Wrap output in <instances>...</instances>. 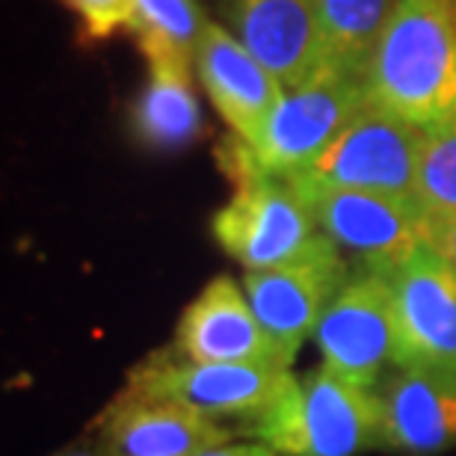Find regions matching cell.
Returning a JSON list of instances; mask_svg holds the SVG:
<instances>
[{"mask_svg":"<svg viewBox=\"0 0 456 456\" xmlns=\"http://www.w3.org/2000/svg\"><path fill=\"white\" fill-rule=\"evenodd\" d=\"M370 104L418 127L456 118V0H397L364 66Z\"/></svg>","mask_w":456,"mask_h":456,"instance_id":"cell-1","label":"cell"},{"mask_svg":"<svg viewBox=\"0 0 456 456\" xmlns=\"http://www.w3.org/2000/svg\"><path fill=\"white\" fill-rule=\"evenodd\" d=\"M220 158L223 172L234 181V196L216 211L211 232L246 273L288 267L330 243L303 196L285 178L255 169L240 136L223 145Z\"/></svg>","mask_w":456,"mask_h":456,"instance_id":"cell-2","label":"cell"},{"mask_svg":"<svg viewBox=\"0 0 456 456\" xmlns=\"http://www.w3.org/2000/svg\"><path fill=\"white\" fill-rule=\"evenodd\" d=\"M252 436L279 456H362L382 448V403L377 388L355 386L321 364L294 377L252 421Z\"/></svg>","mask_w":456,"mask_h":456,"instance_id":"cell-3","label":"cell"},{"mask_svg":"<svg viewBox=\"0 0 456 456\" xmlns=\"http://www.w3.org/2000/svg\"><path fill=\"white\" fill-rule=\"evenodd\" d=\"M368 104L362 75L326 66L305 86L285 93L258 140L246 142L255 169L273 178L303 172Z\"/></svg>","mask_w":456,"mask_h":456,"instance_id":"cell-4","label":"cell"},{"mask_svg":"<svg viewBox=\"0 0 456 456\" xmlns=\"http://www.w3.org/2000/svg\"><path fill=\"white\" fill-rule=\"evenodd\" d=\"M294 382L288 368H264V364H211L172 359L154 353L127 373L125 395L140 400H163L196 409L214 421L220 418H246L258 421L285 388Z\"/></svg>","mask_w":456,"mask_h":456,"instance_id":"cell-5","label":"cell"},{"mask_svg":"<svg viewBox=\"0 0 456 456\" xmlns=\"http://www.w3.org/2000/svg\"><path fill=\"white\" fill-rule=\"evenodd\" d=\"M421 145L424 127L368 104L303 172L290 178L415 199Z\"/></svg>","mask_w":456,"mask_h":456,"instance_id":"cell-6","label":"cell"},{"mask_svg":"<svg viewBox=\"0 0 456 456\" xmlns=\"http://www.w3.org/2000/svg\"><path fill=\"white\" fill-rule=\"evenodd\" d=\"M288 184L303 196L321 232L338 249H350L362 267L391 273L427 243V216L415 199L326 187L299 178H288Z\"/></svg>","mask_w":456,"mask_h":456,"instance_id":"cell-7","label":"cell"},{"mask_svg":"<svg viewBox=\"0 0 456 456\" xmlns=\"http://www.w3.org/2000/svg\"><path fill=\"white\" fill-rule=\"evenodd\" d=\"M388 276L395 303V362L456 379V273L421 246Z\"/></svg>","mask_w":456,"mask_h":456,"instance_id":"cell-8","label":"cell"},{"mask_svg":"<svg viewBox=\"0 0 456 456\" xmlns=\"http://www.w3.org/2000/svg\"><path fill=\"white\" fill-rule=\"evenodd\" d=\"M314 341L326 368L355 386L377 388L386 362L395 359V303L386 273L370 267L350 273L326 305Z\"/></svg>","mask_w":456,"mask_h":456,"instance_id":"cell-9","label":"cell"},{"mask_svg":"<svg viewBox=\"0 0 456 456\" xmlns=\"http://www.w3.org/2000/svg\"><path fill=\"white\" fill-rule=\"evenodd\" d=\"M346 276L350 270L332 240L288 267L246 273L243 290L252 312L258 314L261 326L290 364L303 344L317 332L326 305L341 290Z\"/></svg>","mask_w":456,"mask_h":456,"instance_id":"cell-10","label":"cell"},{"mask_svg":"<svg viewBox=\"0 0 456 456\" xmlns=\"http://www.w3.org/2000/svg\"><path fill=\"white\" fill-rule=\"evenodd\" d=\"M175 350L190 362L211 364H264L288 368L290 362L279 350L246 290L232 276H216L184 308L175 330Z\"/></svg>","mask_w":456,"mask_h":456,"instance_id":"cell-11","label":"cell"},{"mask_svg":"<svg viewBox=\"0 0 456 456\" xmlns=\"http://www.w3.org/2000/svg\"><path fill=\"white\" fill-rule=\"evenodd\" d=\"M234 30L288 93L330 66L321 0H234Z\"/></svg>","mask_w":456,"mask_h":456,"instance_id":"cell-12","label":"cell"},{"mask_svg":"<svg viewBox=\"0 0 456 456\" xmlns=\"http://www.w3.org/2000/svg\"><path fill=\"white\" fill-rule=\"evenodd\" d=\"M196 71L216 113L232 125L234 136H240L243 142L258 140L270 113L288 93L281 80L270 75L237 36L211 21L205 24L199 39Z\"/></svg>","mask_w":456,"mask_h":456,"instance_id":"cell-13","label":"cell"},{"mask_svg":"<svg viewBox=\"0 0 456 456\" xmlns=\"http://www.w3.org/2000/svg\"><path fill=\"white\" fill-rule=\"evenodd\" d=\"M232 436L196 409L122 395L104 412L98 444L110 456H196L228 444Z\"/></svg>","mask_w":456,"mask_h":456,"instance_id":"cell-14","label":"cell"},{"mask_svg":"<svg viewBox=\"0 0 456 456\" xmlns=\"http://www.w3.org/2000/svg\"><path fill=\"white\" fill-rule=\"evenodd\" d=\"M382 448L436 456L456 448V379L400 370L379 386Z\"/></svg>","mask_w":456,"mask_h":456,"instance_id":"cell-15","label":"cell"},{"mask_svg":"<svg viewBox=\"0 0 456 456\" xmlns=\"http://www.w3.org/2000/svg\"><path fill=\"white\" fill-rule=\"evenodd\" d=\"M184 62L149 60V84L134 104L131 125L136 140L158 151H178L202 131V113L190 86Z\"/></svg>","mask_w":456,"mask_h":456,"instance_id":"cell-16","label":"cell"},{"mask_svg":"<svg viewBox=\"0 0 456 456\" xmlns=\"http://www.w3.org/2000/svg\"><path fill=\"white\" fill-rule=\"evenodd\" d=\"M205 24V15L193 0H134L127 30L136 36L145 60L193 66Z\"/></svg>","mask_w":456,"mask_h":456,"instance_id":"cell-17","label":"cell"},{"mask_svg":"<svg viewBox=\"0 0 456 456\" xmlns=\"http://www.w3.org/2000/svg\"><path fill=\"white\" fill-rule=\"evenodd\" d=\"M397 0H321L330 66L364 77V66Z\"/></svg>","mask_w":456,"mask_h":456,"instance_id":"cell-18","label":"cell"},{"mask_svg":"<svg viewBox=\"0 0 456 456\" xmlns=\"http://www.w3.org/2000/svg\"><path fill=\"white\" fill-rule=\"evenodd\" d=\"M415 202L424 214H456V118L424 131Z\"/></svg>","mask_w":456,"mask_h":456,"instance_id":"cell-19","label":"cell"},{"mask_svg":"<svg viewBox=\"0 0 456 456\" xmlns=\"http://www.w3.org/2000/svg\"><path fill=\"white\" fill-rule=\"evenodd\" d=\"M62 4L75 9L86 33L95 39H107L118 27H127L134 15V0H62Z\"/></svg>","mask_w":456,"mask_h":456,"instance_id":"cell-20","label":"cell"},{"mask_svg":"<svg viewBox=\"0 0 456 456\" xmlns=\"http://www.w3.org/2000/svg\"><path fill=\"white\" fill-rule=\"evenodd\" d=\"M424 240L456 273V214H424Z\"/></svg>","mask_w":456,"mask_h":456,"instance_id":"cell-21","label":"cell"},{"mask_svg":"<svg viewBox=\"0 0 456 456\" xmlns=\"http://www.w3.org/2000/svg\"><path fill=\"white\" fill-rule=\"evenodd\" d=\"M196 456H279V453L255 439V442H228V444H220V448L196 453Z\"/></svg>","mask_w":456,"mask_h":456,"instance_id":"cell-22","label":"cell"},{"mask_svg":"<svg viewBox=\"0 0 456 456\" xmlns=\"http://www.w3.org/2000/svg\"><path fill=\"white\" fill-rule=\"evenodd\" d=\"M53 456H110V453H107L102 444H95V448H71V451H62Z\"/></svg>","mask_w":456,"mask_h":456,"instance_id":"cell-23","label":"cell"}]
</instances>
